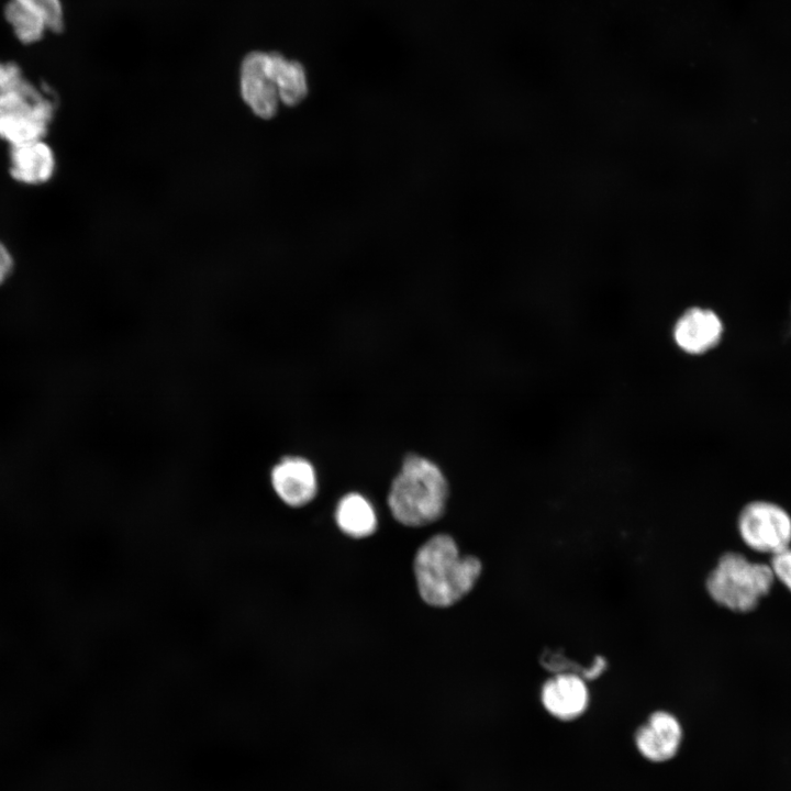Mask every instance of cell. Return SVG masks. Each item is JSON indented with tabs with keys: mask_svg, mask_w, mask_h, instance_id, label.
Returning a JSON list of instances; mask_svg holds the SVG:
<instances>
[{
	"mask_svg": "<svg viewBox=\"0 0 791 791\" xmlns=\"http://www.w3.org/2000/svg\"><path fill=\"white\" fill-rule=\"evenodd\" d=\"M419 593L432 606H450L468 594L482 565L474 556H460L449 535L438 534L416 552L413 562Z\"/></svg>",
	"mask_w": 791,
	"mask_h": 791,
	"instance_id": "1",
	"label": "cell"
},
{
	"mask_svg": "<svg viewBox=\"0 0 791 791\" xmlns=\"http://www.w3.org/2000/svg\"><path fill=\"white\" fill-rule=\"evenodd\" d=\"M447 497L448 486L441 469L424 457L410 455L391 483L388 505L399 523L417 527L442 516Z\"/></svg>",
	"mask_w": 791,
	"mask_h": 791,
	"instance_id": "2",
	"label": "cell"
},
{
	"mask_svg": "<svg viewBox=\"0 0 791 791\" xmlns=\"http://www.w3.org/2000/svg\"><path fill=\"white\" fill-rule=\"evenodd\" d=\"M53 113V101L25 81L15 64H0V138L10 146L43 140Z\"/></svg>",
	"mask_w": 791,
	"mask_h": 791,
	"instance_id": "3",
	"label": "cell"
},
{
	"mask_svg": "<svg viewBox=\"0 0 791 791\" xmlns=\"http://www.w3.org/2000/svg\"><path fill=\"white\" fill-rule=\"evenodd\" d=\"M773 581L769 565L728 552L717 559L706 576L705 590L717 605L745 613L754 610L770 592Z\"/></svg>",
	"mask_w": 791,
	"mask_h": 791,
	"instance_id": "4",
	"label": "cell"
},
{
	"mask_svg": "<svg viewBox=\"0 0 791 791\" xmlns=\"http://www.w3.org/2000/svg\"><path fill=\"white\" fill-rule=\"evenodd\" d=\"M737 528L742 541L758 553L773 555L791 544V516L771 502L747 504L739 513Z\"/></svg>",
	"mask_w": 791,
	"mask_h": 791,
	"instance_id": "5",
	"label": "cell"
},
{
	"mask_svg": "<svg viewBox=\"0 0 791 791\" xmlns=\"http://www.w3.org/2000/svg\"><path fill=\"white\" fill-rule=\"evenodd\" d=\"M590 688L584 677L561 671L547 678L539 690L544 710L554 718L571 722L582 716L590 705Z\"/></svg>",
	"mask_w": 791,
	"mask_h": 791,
	"instance_id": "6",
	"label": "cell"
},
{
	"mask_svg": "<svg viewBox=\"0 0 791 791\" xmlns=\"http://www.w3.org/2000/svg\"><path fill=\"white\" fill-rule=\"evenodd\" d=\"M682 740V726L678 717L666 710L649 714L637 727L634 742L639 754L649 761L665 762L673 758Z\"/></svg>",
	"mask_w": 791,
	"mask_h": 791,
	"instance_id": "7",
	"label": "cell"
},
{
	"mask_svg": "<svg viewBox=\"0 0 791 791\" xmlns=\"http://www.w3.org/2000/svg\"><path fill=\"white\" fill-rule=\"evenodd\" d=\"M270 483L276 495L291 508L308 504L317 492V478L313 465L299 456L280 459L271 469Z\"/></svg>",
	"mask_w": 791,
	"mask_h": 791,
	"instance_id": "8",
	"label": "cell"
},
{
	"mask_svg": "<svg viewBox=\"0 0 791 791\" xmlns=\"http://www.w3.org/2000/svg\"><path fill=\"white\" fill-rule=\"evenodd\" d=\"M267 53L254 51L241 64V93L250 110L261 119L272 118L278 110L277 88L266 68Z\"/></svg>",
	"mask_w": 791,
	"mask_h": 791,
	"instance_id": "9",
	"label": "cell"
},
{
	"mask_svg": "<svg viewBox=\"0 0 791 791\" xmlns=\"http://www.w3.org/2000/svg\"><path fill=\"white\" fill-rule=\"evenodd\" d=\"M723 324L718 315L710 310L692 307L676 320L671 336L683 353L700 355L718 344Z\"/></svg>",
	"mask_w": 791,
	"mask_h": 791,
	"instance_id": "10",
	"label": "cell"
},
{
	"mask_svg": "<svg viewBox=\"0 0 791 791\" xmlns=\"http://www.w3.org/2000/svg\"><path fill=\"white\" fill-rule=\"evenodd\" d=\"M54 170V153L43 140L10 146L9 171L16 181L42 185L52 178Z\"/></svg>",
	"mask_w": 791,
	"mask_h": 791,
	"instance_id": "11",
	"label": "cell"
},
{
	"mask_svg": "<svg viewBox=\"0 0 791 791\" xmlns=\"http://www.w3.org/2000/svg\"><path fill=\"white\" fill-rule=\"evenodd\" d=\"M266 68L272 79L280 101L297 105L308 94V78L304 67L279 53H267Z\"/></svg>",
	"mask_w": 791,
	"mask_h": 791,
	"instance_id": "12",
	"label": "cell"
},
{
	"mask_svg": "<svg viewBox=\"0 0 791 791\" xmlns=\"http://www.w3.org/2000/svg\"><path fill=\"white\" fill-rule=\"evenodd\" d=\"M335 520L343 533L355 538L367 537L377 528L375 510L359 493H348L339 500Z\"/></svg>",
	"mask_w": 791,
	"mask_h": 791,
	"instance_id": "13",
	"label": "cell"
},
{
	"mask_svg": "<svg viewBox=\"0 0 791 791\" xmlns=\"http://www.w3.org/2000/svg\"><path fill=\"white\" fill-rule=\"evenodd\" d=\"M4 15L12 25L18 38L23 43H32L40 40L47 29L41 18L15 0L8 2L4 8Z\"/></svg>",
	"mask_w": 791,
	"mask_h": 791,
	"instance_id": "14",
	"label": "cell"
},
{
	"mask_svg": "<svg viewBox=\"0 0 791 791\" xmlns=\"http://www.w3.org/2000/svg\"><path fill=\"white\" fill-rule=\"evenodd\" d=\"M38 18L46 27L54 32H60L64 26L63 8L60 0H15Z\"/></svg>",
	"mask_w": 791,
	"mask_h": 791,
	"instance_id": "15",
	"label": "cell"
},
{
	"mask_svg": "<svg viewBox=\"0 0 791 791\" xmlns=\"http://www.w3.org/2000/svg\"><path fill=\"white\" fill-rule=\"evenodd\" d=\"M769 566L775 580H779L791 592V547L771 555Z\"/></svg>",
	"mask_w": 791,
	"mask_h": 791,
	"instance_id": "16",
	"label": "cell"
},
{
	"mask_svg": "<svg viewBox=\"0 0 791 791\" xmlns=\"http://www.w3.org/2000/svg\"><path fill=\"white\" fill-rule=\"evenodd\" d=\"M13 268V258L8 248L0 242V285L9 277Z\"/></svg>",
	"mask_w": 791,
	"mask_h": 791,
	"instance_id": "17",
	"label": "cell"
}]
</instances>
